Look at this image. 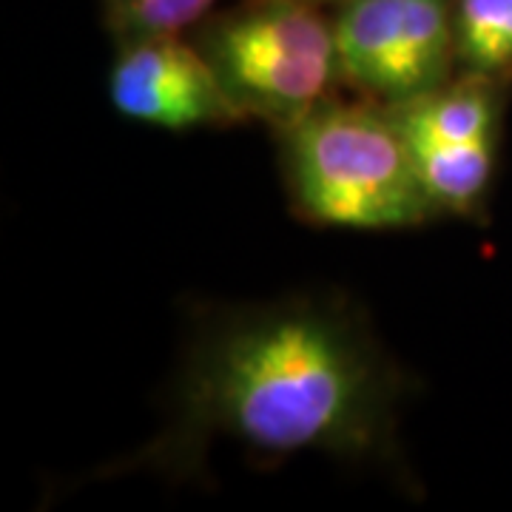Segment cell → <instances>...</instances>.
<instances>
[{"label":"cell","instance_id":"obj_5","mask_svg":"<svg viewBox=\"0 0 512 512\" xmlns=\"http://www.w3.org/2000/svg\"><path fill=\"white\" fill-rule=\"evenodd\" d=\"M109 94L123 117L151 126L197 128L242 120L211 60L180 35L120 43Z\"/></svg>","mask_w":512,"mask_h":512},{"label":"cell","instance_id":"obj_10","mask_svg":"<svg viewBox=\"0 0 512 512\" xmlns=\"http://www.w3.org/2000/svg\"><path fill=\"white\" fill-rule=\"evenodd\" d=\"M302 3H313L316 6V3H328V0H302Z\"/></svg>","mask_w":512,"mask_h":512},{"label":"cell","instance_id":"obj_4","mask_svg":"<svg viewBox=\"0 0 512 512\" xmlns=\"http://www.w3.org/2000/svg\"><path fill=\"white\" fill-rule=\"evenodd\" d=\"M333 32L342 77L384 106L447 83L456 66L453 0H345Z\"/></svg>","mask_w":512,"mask_h":512},{"label":"cell","instance_id":"obj_3","mask_svg":"<svg viewBox=\"0 0 512 512\" xmlns=\"http://www.w3.org/2000/svg\"><path fill=\"white\" fill-rule=\"evenodd\" d=\"M200 49L242 117L285 128L330 100L339 69L333 23L302 0H259L214 20Z\"/></svg>","mask_w":512,"mask_h":512},{"label":"cell","instance_id":"obj_2","mask_svg":"<svg viewBox=\"0 0 512 512\" xmlns=\"http://www.w3.org/2000/svg\"><path fill=\"white\" fill-rule=\"evenodd\" d=\"M279 131L293 202L308 220L387 231L436 214L419 183L407 137L379 100H325Z\"/></svg>","mask_w":512,"mask_h":512},{"label":"cell","instance_id":"obj_9","mask_svg":"<svg viewBox=\"0 0 512 512\" xmlns=\"http://www.w3.org/2000/svg\"><path fill=\"white\" fill-rule=\"evenodd\" d=\"M214 0H103L106 23L120 43L180 35L211 9Z\"/></svg>","mask_w":512,"mask_h":512},{"label":"cell","instance_id":"obj_7","mask_svg":"<svg viewBox=\"0 0 512 512\" xmlns=\"http://www.w3.org/2000/svg\"><path fill=\"white\" fill-rule=\"evenodd\" d=\"M419 183L436 214L470 217L478 211L493 183L498 140L478 143H430L407 140Z\"/></svg>","mask_w":512,"mask_h":512},{"label":"cell","instance_id":"obj_6","mask_svg":"<svg viewBox=\"0 0 512 512\" xmlns=\"http://www.w3.org/2000/svg\"><path fill=\"white\" fill-rule=\"evenodd\" d=\"M407 140L478 143L501 134V83L461 74L430 92L387 106Z\"/></svg>","mask_w":512,"mask_h":512},{"label":"cell","instance_id":"obj_1","mask_svg":"<svg viewBox=\"0 0 512 512\" xmlns=\"http://www.w3.org/2000/svg\"><path fill=\"white\" fill-rule=\"evenodd\" d=\"M399 393L393 362L330 302L234 311L197 336L171 427L123 470H183L214 439L279 456H379L393 439Z\"/></svg>","mask_w":512,"mask_h":512},{"label":"cell","instance_id":"obj_8","mask_svg":"<svg viewBox=\"0 0 512 512\" xmlns=\"http://www.w3.org/2000/svg\"><path fill=\"white\" fill-rule=\"evenodd\" d=\"M456 66L490 80L512 77V0H453Z\"/></svg>","mask_w":512,"mask_h":512}]
</instances>
